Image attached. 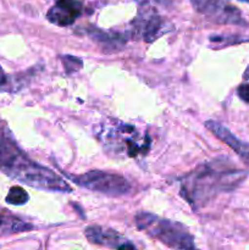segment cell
I'll return each mask as SVG.
<instances>
[{"label": "cell", "instance_id": "1", "mask_svg": "<svg viewBox=\"0 0 249 250\" xmlns=\"http://www.w3.org/2000/svg\"><path fill=\"white\" fill-rule=\"evenodd\" d=\"M248 172L232 165L226 158H217L199 166L181 178V197L194 210H199L220 193L232 192Z\"/></svg>", "mask_w": 249, "mask_h": 250}, {"label": "cell", "instance_id": "2", "mask_svg": "<svg viewBox=\"0 0 249 250\" xmlns=\"http://www.w3.org/2000/svg\"><path fill=\"white\" fill-rule=\"evenodd\" d=\"M0 171L29 187L71 193L72 188L54 171L32 160L17 144L7 124L0 120Z\"/></svg>", "mask_w": 249, "mask_h": 250}, {"label": "cell", "instance_id": "3", "mask_svg": "<svg viewBox=\"0 0 249 250\" xmlns=\"http://www.w3.org/2000/svg\"><path fill=\"white\" fill-rule=\"evenodd\" d=\"M134 224L139 231L150 238L161 242L172 249H194V239L180 222L164 219L150 212L142 211L134 216Z\"/></svg>", "mask_w": 249, "mask_h": 250}, {"label": "cell", "instance_id": "4", "mask_svg": "<svg viewBox=\"0 0 249 250\" xmlns=\"http://www.w3.org/2000/svg\"><path fill=\"white\" fill-rule=\"evenodd\" d=\"M102 136L103 138L100 139L103 143L106 144L107 148L116 143V148L112 150L117 154H126V156L129 158L138 154H145L150 146V139L148 137L139 136L136 127L120 121H114L110 128H104Z\"/></svg>", "mask_w": 249, "mask_h": 250}, {"label": "cell", "instance_id": "5", "mask_svg": "<svg viewBox=\"0 0 249 250\" xmlns=\"http://www.w3.org/2000/svg\"><path fill=\"white\" fill-rule=\"evenodd\" d=\"M71 181L80 187L109 197H120L131 190L128 181L121 175L106 171L93 170L77 176H70Z\"/></svg>", "mask_w": 249, "mask_h": 250}, {"label": "cell", "instance_id": "6", "mask_svg": "<svg viewBox=\"0 0 249 250\" xmlns=\"http://www.w3.org/2000/svg\"><path fill=\"white\" fill-rule=\"evenodd\" d=\"M138 14L132 22V36L151 43L165 32V20L160 16L153 2L138 0Z\"/></svg>", "mask_w": 249, "mask_h": 250}, {"label": "cell", "instance_id": "7", "mask_svg": "<svg viewBox=\"0 0 249 250\" xmlns=\"http://www.w3.org/2000/svg\"><path fill=\"white\" fill-rule=\"evenodd\" d=\"M195 11L222 24H246L241 11L226 0H190Z\"/></svg>", "mask_w": 249, "mask_h": 250}, {"label": "cell", "instance_id": "8", "mask_svg": "<svg viewBox=\"0 0 249 250\" xmlns=\"http://www.w3.org/2000/svg\"><path fill=\"white\" fill-rule=\"evenodd\" d=\"M84 236L88 241L95 246H102L105 248L112 249H134L136 246L124 236L116 232L115 229H107V227L102 226H93L87 227L84 229Z\"/></svg>", "mask_w": 249, "mask_h": 250}, {"label": "cell", "instance_id": "9", "mask_svg": "<svg viewBox=\"0 0 249 250\" xmlns=\"http://www.w3.org/2000/svg\"><path fill=\"white\" fill-rule=\"evenodd\" d=\"M83 5L78 0H58L46 14V19L56 26H71L82 15Z\"/></svg>", "mask_w": 249, "mask_h": 250}, {"label": "cell", "instance_id": "10", "mask_svg": "<svg viewBox=\"0 0 249 250\" xmlns=\"http://www.w3.org/2000/svg\"><path fill=\"white\" fill-rule=\"evenodd\" d=\"M205 127L214 134L216 138H219L220 141L224 142L225 144L229 146L233 151H236L237 155L249 166V144L246 142H242L229 131L227 127H225L224 125H221L220 122L209 121L205 122Z\"/></svg>", "mask_w": 249, "mask_h": 250}, {"label": "cell", "instance_id": "11", "mask_svg": "<svg viewBox=\"0 0 249 250\" xmlns=\"http://www.w3.org/2000/svg\"><path fill=\"white\" fill-rule=\"evenodd\" d=\"M87 32L93 41L104 46H110L112 48V50H116V46L124 45V43L127 42V34L124 33H117V32L110 33V32H105L98 28H90Z\"/></svg>", "mask_w": 249, "mask_h": 250}, {"label": "cell", "instance_id": "12", "mask_svg": "<svg viewBox=\"0 0 249 250\" xmlns=\"http://www.w3.org/2000/svg\"><path fill=\"white\" fill-rule=\"evenodd\" d=\"M32 225L26 224L19 219H10L0 215V229L5 231V233H17V232H24L32 229Z\"/></svg>", "mask_w": 249, "mask_h": 250}, {"label": "cell", "instance_id": "13", "mask_svg": "<svg viewBox=\"0 0 249 250\" xmlns=\"http://www.w3.org/2000/svg\"><path fill=\"white\" fill-rule=\"evenodd\" d=\"M29 199V195L26 190L22 187H19V186H15V187L10 188L9 193H7L6 200L7 204L11 205H24Z\"/></svg>", "mask_w": 249, "mask_h": 250}, {"label": "cell", "instance_id": "14", "mask_svg": "<svg viewBox=\"0 0 249 250\" xmlns=\"http://www.w3.org/2000/svg\"><path fill=\"white\" fill-rule=\"evenodd\" d=\"M61 61H62L63 68H65L67 75L77 72V71H80L83 67V61L80 58H76V56L62 55L61 56Z\"/></svg>", "mask_w": 249, "mask_h": 250}, {"label": "cell", "instance_id": "15", "mask_svg": "<svg viewBox=\"0 0 249 250\" xmlns=\"http://www.w3.org/2000/svg\"><path fill=\"white\" fill-rule=\"evenodd\" d=\"M237 94L244 103L249 104V83H243L237 88Z\"/></svg>", "mask_w": 249, "mask_h": 250}, {"label": "cell", "instance_id": "16", "mask_svg": "<svg viewBox=\"0 0 249 250\" xmlns=\"http://www.w3.org/2000/svg\"><path fill=\"white\" fill-rule=\"evenodd\" d=\"M6 83H7V76H6V73L4 72V70H2L1 66H0V87L5 85Z\"/></svg>", "mask_w": 249, "mask_h": 250}, {"label": "cell", "instance_id": "17", "mask_svg": "<svg viewBox=\"0 0 249 250\" xmlns=\"http://www.w3.org/2000/svg\"><path fill=\"white\" fill-rule=\"evenodd\" d=\"M244 80H249V66L247 67V70L244 71V75H243Z\"/></svg>", "mask_w": 249, "mask_h": 250}, {"label": "cell", "instance_id": "18", "mask_svg": "<svg viewBox=\"0 0 249 250\" xmlns=\"http://www.w3.org/2000/svg\"><path fill=\"white\" fill-rule=\"evenodd\" d=\"M149 1H160V0H149Z\"/></svg>", "mask_w": 249, "mask_h": 250}, {"label": "cell", "instance_id": "19", "mask_svg": "<svg viewBox=\"0 0 249 250\" xmlns=\"http://www.w3.org/2000/svg\"><path fill=\"white\" fill-rule=\"evenodd\" d=\"M241 1H246V2H249V0H241Z\"/></svg>", "mask_w": 249, "mask_h": 250}]
</instances>
